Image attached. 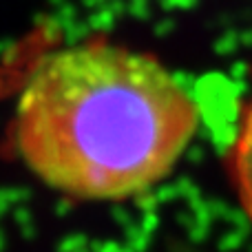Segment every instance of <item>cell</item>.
I'll return each instance as SVG.
<instances>
[{"instance_id": "cell-1", "label": "cell", "mask_w": 252, "mask_h": 252, "mask_svg": "<svg viewBox=\"0 0 252 252\" xmlns=\"http://www.w3.org/2000/svg\"><path fill=\"white\" fill-rule=\"evenodd\" d=\"M199 128V106L157 58L93 38L44 56L13 111V146L35 179L82 201L159 186Z\"/></svg>"}, {"instance_id": "cell-2", "label": "cell", "mask_w": 252, "mask_h": 252, "mask_svg": "<svg viewBox=\"0 0 252 252\" xmlns=\"http://www.w3.org/2000/svg\"><path fill=\"white\" fill-rule=\"evenodd\" d=\"M228 166H230V179L241 210L252 223V97L239 120V128L230 146Z\"/></svg>"}]
</instances>
